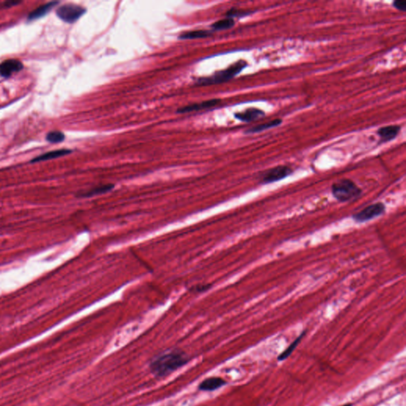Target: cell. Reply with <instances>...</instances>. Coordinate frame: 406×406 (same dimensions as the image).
<instances>
[{"label":"cell","mask_w":406,"mask_h":406,"mask_svg":"<svg viewBox=\"0 0 406 406\" xmlns=\"http://www.w3.org/2000/svg\"><path fill=\"white\" fill-rule=\"evenodd\" d=\"M188 362V356L179 350L169 351L155 357L151 362V371L157 377L170 375Z\"/></svg>","instance_id":"obj_1"},{"label":"cell","mask_w":406,"mask_h":406,"mask_svg":"<svg viewBox=\"0 0 406 406\" xmlns=\"http://www.w3.org/2000/svg\"><path fill=\"white\" fill-rule=\"evenodd\" d=\"M331 191L334 198L340 202L354 200L362 194L361 188L349 179L335 182L332 185Z\"/></svg>","instance_id":"obj_2"},{"label":"cell","mask_w":406,"mask_h":406,"mask_svg":"<svg viewBox=\"0 0 406 406\" xmlns=\"http://www.w3.org/2000/svg\"><path fill=\"white\" fill-rule=\"evenodd\" d=\"M248 66V63L245 61L240 60L238 62L234 63V65L229 66L228 69L217 72L211 77L202 78L198 79V84L199 85H210V84H217L225 83L235 77L236 75L243 71Z\"/></svg>","instance_id":"obj_3"},{"label":"cell","mask_w":406,"mask_h":406,"mask_svg":"<svg viewBox=\"0 0 406 406\" xmlns=\"http://www.w3.org/2000/svg\"><path fill=\"white\" fill-rule=\"evenodd\" d=\"M385 210L386 208L383 202H376L369 205L367 207L362 209V211L354 214L352 215V218L356 222H366L384 215Z\"/></svg>","instance_id":"obj_4"},{"label":"cell","mask_w":406,"mask_h":406,"mask_svg":"<svg viewBox=\"0 0 406 406\" xmlns=\"http://www.w3.org/2000/svg\"><path fill=\"white\" fill-rule=\"evenodd\" d=\"M292 173L293 169L289 166L278 165L276 167H271L261 174V183L263 184H269L280 181L289 177Z\"/></svg>","instance_id":"obj_5"},{"label":"cell","mask_w":406,"mask_h":406,"mask_svg":"<svg viewBox=\"0 0 406 406\" xmlns=\"http://www.w3.org/2000/svg\"><path fill=\"white\" fill-rule=\"evenodd\" d=\"M86 9L79 5L68 3L60 6L56 10V15L59 19L67 23H73L77 21L85 14Z\"/></svg>","instance_id":"obj_6"},{"label":"cell","mask_w":406,"mask_h":406,"mask_svg":"<svg viewBox=\"0 0 406 406\" xmlns=\"http://www.w3.org/2000/svg\"><path fill=\"white\" fill-rule=\"evenodd\" d=\"M400 125H390L383 126L377 130V135L379 137V144H383L386 142L394 141L401 131Z\"/></svg>","instance_id":"obj_7"},{"label":"cell","mask_w":406,"mask_h":406,"mask_svg":"<svg viewBox=\"0 0 406 406\" xmlns=\"http://www.w3.org/2000/svg\"><path fill=\"white\" fill-rule=\"evenodd\" d=\"M23 69V65L21 61L10 59L0 64V75L3 77H9L13 73L21 71Z\"/></svg>","instance_id":"obj_8"},{"label":"cell","mask_w":406,"mask_h":406,"mask_svg":"<svg viewBox=\"0 0 406 406\" xmlns=\"http://www.w3.org/2000/svg\"><path fill=\"white\" fill-rule=\"evenodd\" d=\"M236 119L243 122H251L265 116L264 111L258 108H248L243 112L235 114Z\"/></svg>","instance_id":"obj_9"},{"label":"cell","mask_w":406,"mask_h":406,"mask_svg":"<svg viewBox=\"0 0 406 406\" xmlns=\"http://www.w3.org/2000/svg\"><path fill=\"white\" fill-rule=\"evenodd\" d=\"M227 384L225 379L219 377H211L205 379L198 386L202 391H215Z\"/></svg>","instance_id":"obj_10"},{"label":"cell","mask_w":406,"mask_h":406,"mask_svg":"<svg viewBox=\"0 0 406 406\" xmlns=\"http://www.w3.org/2000/svg\"><path fill=\"white\" fill-rule=\"evenodd\" d=\"M221 102V99L218 98H215V99H211V100L205 101V102H201V103H197V104L189 105V106H184L182 108H179L178 110V113L192 112V111H198L203 109L211 108L214 106H217Z\"/></svg>","instance_id":"obj_11"},{"label":"cell","mask_w":406,"mask_h":406,"mask_svg":"<svg viewBox=\"0 0 406 406\" xmlns=\"http://www.w3.org/2000/svg\"><path fill=\"white\" fill-rule=\"evenodd\" d=\"M58 3V2H50L39 6L38 8L35 9L34 11L29 13L27 17L28 21H34V20H37L40 18L44 17L45 15H47Z\"/></svg>","instance_id":"obj_12"},{"label":"cell","mask_w":406,"mask_h":406,"mask_svg":"<svg viewBox=\"0 0 406 406\" xmlns=\"http://www.w3.org/2000/svg\"><path fill=\"white\" fill-rule=\"evenodd\" d=\"M282 123H283V120L282 119H274V120H271V121L263 123V124H260V125H256V126L252 127L251 129H247L245 131V134H258V133L265 131V130H267V129L277 127L279 125H281Z\"/></svg>","instance_id":"obj_13"},{"label":"cell","mask_w":406,"mask_h":406,"mask_svg":"<svg viewBox=\"0 0 406 406\" xmlns=\"http://www.w3.org/2000/svg\"><path fill=\"white\" fill-rule=\"evenodd\" d=\"M72 150H69V149H59V150L52 151V152H48L47 153H45V154L37 156V157L32 160L31 163L49 161V160H52V159L59 158V157H61V156L70 154Z\"/></svg>","instance_id":"obj_14"},{"label":"cell","mask_w":406,"mask_h":406,"mask_svg":"<svg viewBox=\"0 0 406 406\" xmlns=\"http://www.w3.org/2000/svg\"><path fill=\"white\" fill-rule=\"evenodd\" d=\"M306 331L302 332V334L298 337H297V339L293 343H291L290 345L284 352H282L281 354L278 356L277 359L279 362H283V361L285 360L287 358H289V356H291L292 352L295 350L297 346L299 344L302 338L304 337L305 335H306Z\"/></svg>","instance_id":"obj_15"},{"label":"cell","mask_w":406,"mask_h":406,"mask_svg":"<svg viewBox=\"0 0 406 406\" xmlns=\"http://www.w3.org/2000/svg\"><path fill=\"white\" fill-rule=\"evenodd\" d=\"M114 188H115V186L113 185V184L99 186V187H97V188L89 190L88 191L82 192V193L79 194V197H84V198H88V197L97 195V194H104V193L111 191Z\"/></svg>","instance_id":"obj_16"},{"label":"cell","mask_w":406,"mask_h":406,"mask_svg":"<svg viewBox=\"0 0 406 406\" xmlns=\"http://www.w3.org/2000/svg\"><path fill=\"white\" fill-rule=\"evenodd\" d=\"M211 32L206 30H194V31L185 32L181 35H179V39H197V38H203L211 35Z\"/></svg>","instance_id":"obj_17"},{"label":"cell","mask_w":406,"mask_h":406,"mask_svg":"<svg viewBox=\"0 0 406 406\" xmlns=\"http://www.w3.org/2000/svg\"><path fill=\"white\" fill-rule=\"evenodd\" d=\"M235 25V21L231 18H226L225 19H221L220 21L216 22L212 25V28L215 30H225V29H231Z\"/></svg>","instance_id":"obj_18"},{"label":"cell","mask_w":406,"mask_h":406,"mask_svg":"<svg viewBox=\"0 0 406 406\" xmlns=\"http://www.w3.org/2000/svg\"><path fill=\"white\" fill-rule=\"evenodd\" d=\"M65 134H63L62 132L60 131H52L48 133L46 136V140L47 142H50V143H60L62 142L65 140Z\"/></svg>","instance_id":"obj_19"},{"label":"cell","mask_w":406,"mask_h":406,"mask_svg":"<svg viewBox=\"0 0 406 406\" xmlns=\"http://www.w3.org/2000/svg\"><path fill=\"white\" fill-rule=\"evenodd\" d=\"M252 13H253V11H244V10H238V9L233 8L230 11H228L227 14H226V16L228 18H231V19H233L234 17H244V16L251 15Z\"/></svg>","instance_id":"obj_20"},{"label":"cell","mask_w":406,"mask_h":406,"mask_svg":"<svg viewBox=\"0 0 406 406\" xmlns=\"http://www.w3.org/2000/svg\"><path fill=\"white\" fill-rule=\"evenodd\" d=\"M393 6L394 8L397 9L398 11H402V12H406V0H397L393 2Z\"/></svg>","instance_id":"obj_21"},{"label":"cell","mask_w":406,"mask_h":406,"mask_svg":"<svg viewBox=\"0 0 406 406\" xmlns=\"http://www.w3.org/2000/svg\"><path fill=\"white\" fill-rule=\"evenodd\" d=\"M211 287V285L198 286L196 287H193V290L194 291L202 292L208 289V288Z\"/></svg>","instance_id":"obj_22"},{"label":"cell","mask_w":406,"mask_h":406,"mask_svg":"<svg viewBox=\"0 0 406 406\" xmlns=\"http://www.w3.org/2000/svg\"><path fill=\"white\" fill-rule=\"evenodd\" d=\"M353 406V404H352V403H348V404L343 405V406Z\"/></svg>","instance_id":"obj_23"}]
</instances>
